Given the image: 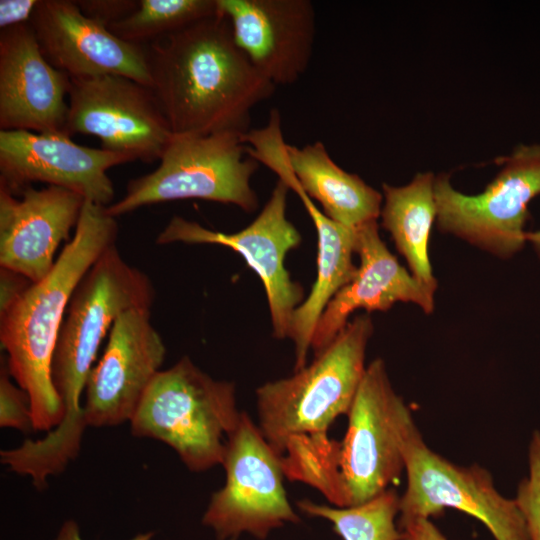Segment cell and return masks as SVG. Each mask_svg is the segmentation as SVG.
I'll return each instance as SVG.
<instances>
[{"instance_id":"1","label":"cell","mask_w":540,"mask_h":540,"mask_svg":"<svg viewBox=\"0 0 540 540\" xmlns=\"http://www.w3.org/2000/svg\"><path fill=\"white\" fill-rule=\"evenodd\" d=\"M143 46L151 90L174 134H245L251 110L276 88L236 45L220 10Z\"/></svg>"},{"instance_id":"2","label":"cell","mask_w":540,"mask_h":540,"mask_svg":"<svg viewBox=\"0 0 540 540\" xmlns=\"http://www.w3.org/2000/svg\"><path fill=\"white\" fill-rule=\"evenodd\" d=\"M346 416L341 440L298 436L281 454L286 479L317 489L336 507L362 504L389 489L405 470L406 446L418 429L380 358L367 365Z\"/></svg>"},{"instance_id":"3","label":"cell","mask_w":540,"mask_h":540,"mask_svg":"<svg viewBox=\"0 0 540 540\" xmlns=\"http://www.w3.org/2000/svg\"><path fill=\"white\" fill-rule=\"evenodd\" d=\"M155 290L149 277L121 256L116 244L106 249L84 275L67 307L52 361V379L64 406V418L42 439L23 447L29 466L42 476L63 472L81 449L87 426L82 398L99 348L126 311L150 309Z\"/></svg>"},{"instance_id":"4","label":"cell","mask_w":540,"mask_h":540,"mask_svg":"<svg viewBox=\"0 0 540 540\" xmlns=\"http://www.w3.org/2000/svg\"><path fill=\"white\" fill-rule=\"evenodd\" d=\"M75 229L51 271L0 314V342L9 373L29 397L34 430L46 433L65 414L52 379V361L67 307L87 271L115 244L118 224L105 206L85 200Z\"/></svg>"},{"instance_id":"5","label":"cell","mask_w":540,"mask_h":540,"mask_svg":"<svg viewBox=\"0 0 540 540\" xmlns=\"http://www.w3.org/2000/svg\"><path fill=\"white\" fill-rule=\"evenodd\" d=\"M241 413L234 383L184 356L157 374L129 424L133 436L168 445L187 469L204 472L222 465Z\"/></svg>"},{"instance_id":"6","label":"cell","mask_w":540,"mask_h":540,"mask_svg":"<svg viewBox=\"0 0 540 540\" xmlns=\"http://www.w3.org/2000/svg\"><path fill=\"white\" fill-rule=\"evenodd\" d=\"M372 333L369 315H359L309 365L256 390L257 425L280 456L291 438L328 434L347 415L367 367Z\"/></svg>"},{"instance_id":"7","label":"cell","mask_w":540,"mask_h":540,"mask_svg":"<svg viewBox=\"0 0 540 540\" xmlns=\"http://www.w3.org/2000/svg\"><path fill=\"white\" fill-rule=\"evenodd\" d=\"M159 161L153 172L129 181L124 196L106 207L109 215L182 199L233 204L247 213L258 207L250 180L260 163L247 153L242 133L174 134Z\"/></svg>"},{"instance_id":"8","label":"cell","mask_w":540,"mask_h":540,"mask_svg":"<svg viewBox=\"0 0 540 540\" xmlns=\"http://www.w3.org/2000/svg\"><path fill=\"white\" fill-rule=\"evenodd\" d=\"M503 168L478 195H466L435 177L436 222L453 234L500 258H509L526 243L528 204L540 195V144L520 145L498 158Z\"/></svg>"},{"instance_id":"9","label":"cell","mask_w":540,"mask_h":540,"mask_svg":"<svg viewBox=\"0 0 540 540\" xmlns=\"http://www.w3.org/2000/svg\"><path fill=\"white\" fill-rule=\"evenodd\" d=\"M222 465L225 484L211 495L203 516L218 540H235L243 532L264 539L299 522L284 488L281 456L246 412L228 438Z\"/></svg>"},{"instance_id":"10","label":"cell","mask_w":540,"mask_h":540,"mask_svg":"<svg viewBox=\"0 0 540 540\" xmlns=\"http://www.w3.org/2000/svg\"><path fill=\"white\" fill-rule=\"evenodd\" d=\"M405 471L400 519H429L454 508L480 520L496 540H530L515 500L497 491L488 470L450 462L427 446L418 429L406 446Z\"/></svg>"},{"instance_id":"11","label":"cell","mask_w":540,"mask_h":540,"mask_svg":"<svg viewBox=\"0 0 540 540\" xmlns=\"http://www.w3.org/2000/svg\"><path fill=\"white\" fill-rule=\"evenodd\" d=\"M65 132L96 136L102 149L148 163L174 136L151 88L113 74L70 78Z\"/></svg>"},{"instance_id":"12","label":"cell","mask_w":540,"mask_h":540,"mask_svg":"<svg viewBox=\"0 0 540 540\" xmlns=\"http://www.w3.org/2000/svg\"><path fill=\"white\" fill-rule=\"evenodd\" d=\"M289 188L277 181L270 198L258 216L235 233L210 230L199 223L174 216L156 237V243L215 244L241 255L264 286L273 336L288 337L291 317L304 300V289L292 280L285 267L289 251L297 248L302 237L287 218Z\"/></svg>"},{"instance_id":"13","label":"cell","mask_w":540,"mask_h":540,"mask_svg":"<svg viewBox=\"0 0 540 540\" xmlns=\"http://www.w3.org/2000/svg\"><path fill=\"white\" fill-rule=\"evenodd\" d=\"M165 357L166 347L152 324L150 309L121 314L86 382L85 425L101 428L129 423Z\"/></svg>"},{"instance_id":"14","label":"cell","mask_w":540,"mask_h":540,"mask_svg":"<svg viewBox=\"0 0 540 540\" xmlns=\"http://www.w3.org/2000/svg\"><path fill=\"white\" fill-rule=\"evenodd\" d=\"M127 162L124 155L76 144L62 133L0 131V189L15 196L42 182L107 207L114 198L107 172Z\"/></svg>"},{"instance_id":"15","label":"cell","mask_w":540,"mask_h":540,"mask_svg":"<svg viewBox=\"0 0 540 540\" xmlns=\"http://www.w3.org/2000/svg\"><path fill=\"white\" fill-rule=\"evenodd\" d=\"M29 24L46 60L69 78L113 74L151 88L144 46L115 36L75 1L39 0Z\"/></svg>"},{"instance_id":"16","label":"cell","mask_w":540,"mask_h":540,"mask_svg":"<svg viewBox=\"0 0 540 540\" xmlns=\"http://www.w3.org/2000/svg\"><path fill=\"white\" fill-rule=\"evenodd\" d=\"M236 45L275 86L292 85L307 70L316 19L310 0H217Z\"/></svg>"},{"instance_id":"17","label":"cell","mask_w":540,"mask_h":540,"mask_svg":"<svg viewBox=\"0 0 540 540\" xmlns=\"http://www.w3.org/2000/svg\"><path fill=\"white\" fill-rule=\"evenodd\" d=\"M69 82L46 60L29 23L1 30V130L66 134Z\"/></svg>"},{"instance_id":"18","label":"cell","mask_w":540,"mask_h":540,"mask_svg":"<svg viewBox=\"0 0 540 540\" xmlns=\"http://www.w3.org/2000/svg\"><path fill=\"white\" fill-rule=\"evenodd\" d=\"M18 196L0 189V265L37 282L53 268L85 199L52 185L28 186Z\"/></svg>"},{"instance_id":"19","label":"cell","mask_w":540,"mask_h":540,"mask_svg":"<svg viewBox=\"0 0 540 540\" xmlns=\"http://www.w3.org/2000/svg\"><path fill=\"white\" fill-rule=\"evenodd\" d=\"M355 253L360 265L354 277L329 302L316 325L314 356L333 342L356 310L387 311L397 302L416 304L427 314L434 309L435 291L400 265L381 239L377 221L356 229Z\"/></svg>"},{"instance_id":"20","label":"cell","mask_w":540,"mask_h":540,"mask_svg":"<svg viewBox=\"0 0 540 540\" xmlns=\"http://www.w3.org/2000/svg\"><path fill=\"white\" fill-rule=\"evenodd\" d=\"M317 233V274L309 295L291 317L288 337L294 343L297 371L307 365L316 325L333 297L354 277L356 229L342 226L324 215L305 193L298 196Z\"/></svg>"},{"instance_id":"21","label":"cell","mask_w":540,"mask_h":540,"mask_svg":"<svg viewBox=\"0 0 540 540\" xmlns=\"http://www.w3.org/2000/svg\"><path fill=\"white\" fill-rule=\"evenodd\" d=\"M286 154L302 191L319 202L330 220L351 229L377 221L382 195L358 175L339 167L322 142L301 148L286 144Z\"/></svg>"},{"instance_id":"22","label":"cell","mask_w":540,"mask_h":540,"mask_svg":"<svg viewBox=\"0 0 540 540\" xmlns=\"http://www.w3.org/2000/svg\"><path fill=\"white\" fill-rule=\"evenodd\" d=\"M435 176L417 173L405 186L383 184L382 227L387 230L398 252L408 263L412 276L435 291L437 281L428 256L429 238L436 220Z\"/></svg>"},{"instance_id":"23","label":"cell","mask_w":540,"mask_h":540,"mask_svg":"<svg viewBox=\"0 0 540 540\" xmlns=\"http://www.w3.org/2000/svg\"><path fill=\"white\" fill-rule=\"evenodd\" d=\"M297 506L310 516L330 521L344 540H402L395 524L400 496L393 488L351 507L318 504L308 499L298 501Z\"/></svg>"},{"instance_id":"24","label":"cell","mask_w":540,"mask_h":540,"mask_svg":"<svg viewBox=\"0 0 540 540\" xmlns=\"http://www.w3.org/2000/svg\"><path fill=\"white\" fill-rule=\"evenodd\" d=\"M218 11L217 0H140L135 12L108 29L126 42L146 45Z\"/></svg>"},{"instance_id":"25","label":"cell","mask_w":540,"mask_h":540,"mask_svg":"<svg viewBox=\"0 0 540 540\" xmlns=\"http://www.w3.org/2000/svg\"><path fill=\"white\" fill-rule=\"evenodd\" d=\"M529 474L518 485L516 505L527 525L530 540H540V431L532 434L528 448Z\"/></svg>"},{"instance_id":"26","label":"cell","mask_w":540,"mask_h":540,"mask_svg":"<svg viewBox=\"0 0 540 540\" xmlns=\"http://www.w3.org/2000/svg\"><path fill=\"white\" fill-rule=\"evenodd\" d=\"M0 426L22 432L34 430L29 397L12 381L6 360L0 373Z\"/></svg>"},{"instance_id":"27","label":"cell","mask_w":540,"mask_h":540,"mask_svg":"<svg viewBox=\"0 0 540 540\" xmlns=\"http://www.w3.org/2000/svg\"><path fill=\"white\" fill-rule=\"evenodd\" d=\"M75 3L83 15L107 28L131 15L139 6V1L135 0H77Z\"/></svg>"},{"instance_id":"28","label":"cell","mask_w":540,"mask_h":540,"mask_svg":"<svg viewBox=\"0 0 540 540\" xmlns=\"http://www.w3.org/2000/svg\"><path fill=\"white\" fill-rule=\"evenodd\" d=\"M39 0H1L0 29L28 24Z\"/></svg>"},{"instance_id":"29","label":"cell","mask_w":540,"mask_h":540,"mask_svg":"<svg viewBox=\"0 0 540 540\" xmlns=\"http://www.w3.org/2000/svg\"><path fill=\"white\" fill-rule=\"evenodd\" d=\"M32 282L23 275L2 268L0 270V314L4 313Z\"/></svg>"},{"instance_id":"30","label":"cell","mask_w":540,"mask_h":540,"mask_svg":"<svg viewBox=\"0 0 540 540\" xmlns=\"http://www.w3.org/2000/svg\"><path fill=\"white\" fill-rule=\"evenodd\" d=\"M402 540H447L428 518L400 519Z\"/></svg>"},{"instance_id":"31","label":"cell","mask_w":540,"mask_h":540,"mask_svg":"<svg viewBox=\"0 0 540 540\" xmlns=\"http://www.w3.org/2000/svg\"><path fill=\"white\" fill-rule=\"evenodd\" d=\"M153 533H141L130 540H151ZM55 540H84L80 535L78 524L74 520H67L61 526Z\"/></svg>"},{"instance_id":"32","label":"cell","mask_w":540,"mask_h":540,"mask_svg":"<svg viewBox=\"0 0 540 540\" xmlns=\"http://www.w3.org/2000/svg\"><path fill=\"white\" fill-rule=\"evenodd\" d=\"M526 242L531 243L535 252L540 258V230L526 232Z\"/></svg>"}]
</instances>
